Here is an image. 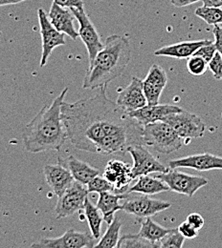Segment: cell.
<instances>
[{"label":"cell","mask_w":222,"mask_h":248,"mask_svg":"<svg viewBox=\"0 0 222 248\" xmlns=\"http://www.w3.org/2000/svg\"><path fill=\"white\" fill-rule=\"evenodd\" d=\"M106 88L101 87L93 97L63 103L62 118L68 140L79 150L98 154L102 140L111 137L144 140V126L107 97Z\"/></svg>","instance_id":"cell-1"},{"label":"cell","mask_w":222,"mask_h":248,"mask_svg":"<svg viewBox=\"0 0 222 248\" xmlns=\"http://www.w3.org/2000/svg\"><path fill=\"white\" fill-rule=\"evenodd\" d=\"M68 93L64 88L51 103L44 105L22 131L25 149L30 153L59 151L68 140L62 118V106Z\"/></svg>","instance_id":"cell-2"},{"label":"cell","mask_w":222,"mask_h":248,"mask_svg":"<svg viewBox=\"0 0 222 248\" xmlns=\"http://www.w3.org/2000/svg\"><path fill=\"white\" fill-rule=\"evenodd\" d=\"M131 59L128 38L112 34L105 39L102 49L97 54L84 78V89H100L123 75Z\"/></svg>","instance_id":"cell-3"},{"label":"cell","mask_w":222,"mask_h":248,"mask_svg":"<svg viewBox=\"0 0 222 248\" xmlns=\"http://www.w3.org/2000/svg\"><path fill=\"white\" fill-rule=\"evenodd\" d=\"M144 144L153 147L161 154L169 155L179 150L183 145V140L174 129L165 122H156L144 126Z\"/></svg>","instance_id":"cell-4"},{"label":"cell","mask_w":222,"mask_h":248,"mask_svg":"<svg viewBox=\"0 0 222 248\" xmlns=\"http://www.w3.org/2000/svg\"><path fill=\"white\" fill-rule=\"evenodd\" d=\"M123 201L121 210L140 218L153 217L171 206V203L169 202L153 199L151 196L144 194L129 195L128 193L127 198Z\"/></svg>","instance_id":"cell-5"},{"label":"cell","mask_w":222,"mask_h":248,"mask_svg":"<svg viewBox=\"0 0 222 248\" xmlns=\"http://www.w3.org/2000/svg\"><path fill=\"white\" fill-rule=\"evenodd\" d=\"M156 177L165 182L171 191L190 198L199 189L208 185V180L204 177L186 174L171 168L164 173H159Z\"/></svg>","instance_id":"cell-6"},{"label":"cell","mask_w":222,"mask_h":248,"mask_svg":"<svg viewBox=\"0 0 222 248\" xmlns=\"http://www.w3.org/2000/svg\"><path fill=\"white\" fill-rule=\"evenodd\" d=\"M162 122L170 124L182 140L202 138L206 131V125L199 117L184 110L169 115Z\"/></svg>","instance_id":"cell-7"},{"label":"cell","mask_w":222,"mask_h":248,"mask_svg":"<svg viewBox=\"0 0 222 248\" xmlns=\"http://www.w3.org/2000/svg\"><path fill=\"white\" fill-rule=\"evenodd\" d=\"M88 194L86 186L75 181L64 194L59 197L55 209L57 218L71 217L77 212L84 210L85 202Z\"/></svg>","instance_id":"cell-8"},{"label":"cell","mask_w":222,"mask_h":248,"mask_svg":"<svg viewBox=\"0 0 222 248\" xmlns=\"http://www.w3.org/2000/svg\"><path fill=\"white\" fill-rule=\"evenodd\" d=\"M76 19L79 22V36L82 38L86 47L89 62H93L97 54L102 49L103 44L101 35L97 31L95 25L85 12V7L71 9Z\"/></svg>","instance_id":"cell-9"},{"label":"cell","mask_w":222,"mask_h":248,"mask_svg":"<svg viewBox=\"0 0 222 248\" xmlns=\"http://www.w3.org/2000/svg\"><path fill=\"white\" fill-rule=\"evenodd\" d=\"M38 23L40 27V34L42 41V54L40 58V67H44L54 49L60 46H64L65 42V34L58 31L50 22L48 16L43 9L37 10Z\"/></svg>","instance_id":"cell-10"},{"label":"cell","mask_w":222,"mask_h":248,"mask_svg":"<svg viewBox=\"0 0 222 248\" xmlns=\"http://www.w3.org/2000/svg\"><path fill=\"white\" fill-rule=\"evenodd\" d=\"M96 239L90 233L68 229L58 238L40 239L33 244L32 248H95Z\"/></svg>","instance_id":"cell-11"},{"label":"cell","mask_w":222,"mask_h":248,"mask_svg":"<svg viewBox=\"0 0 222 248\" xmlns=\"http://www.w3.org/2000/svg\"><path fill=\"white\" fill-rule=\"evenodd\" d=\"M129 153L133 158V166L131 167V173L133 180L154 173H164L169 170L164 164L144 147V145H134L128 148Z\"/></svg>","instance_id":"cell-12"},{"label":"cell","mask_w":222,"mask_h":248,"mask_svg":"<svg viewBox=\"0 0 222 248\" xmlns=\"http://www.w3.org/2000/svg\"><path fill=\"white\" fill-rule=\"evenodd\" d=\"M168 80V75L160 65H152L143 80V90L148 105L159 104L161 94L167 86Z\"/></svg>","instance_id":"cell-13"},{"label":"cell","mask_w":222,"mask_h":248,"mask_svg":"<svg viewBox=\"0 0 222 248\" xmlns=\"http://www.w3.org/2000/svg\"><path fill=\"white\" fill-rule=\"evenodd\" d=\"M168 164L171 169L190 168L196 171L222 170V156L203 153L171 159Z\"/></svg>","instance_id":"cell-14"},{"label":"cell","mask_w":222,"mask_h":248,"mask_svg":"<svg viewBox=\"0 0 222 248\" xmlns=\"http://www.w3.org/2000/svg\"><path fill=\"white\" fill-rule=\"evenodd\" d=\"M116 103L127 113L146 106L148 103L143 90V80L133 77L127 87L119 91Z\"/></svg>","instance_id":"cell-15"},{"label":"cell","mask_w":222,"mask_h":248,"mask_svg":"<svg viewBox=\"0 0 222 248\" xmlns=\"http://www.w3.org/2000/svg\"><path fill=\"white\" fill-rule=\"evenodd\" d=\"M43 171L47 185L52 188L58 198L64 194L75 182L71 172L64 165L61 158H59L58 164L45 165Z\"/></svg>","instance_id":"cell-16"},{"label":"cell","mask_w":222,"mask_h":248,"mask_svg":"<svg viewBox=\"0 0 222 248\" xmlns=\"http://www.w3.org/2000/svg\"><path fill=\"white\" fill-rule=\"evenodd\" d=\"M103 177L110 182L114 187L116 193H126L133 181L131 167L121 160H109L103 171Z\"/></svg>","instance_id":"cell-17"},{"label":"cell","mask_w":222,"mask_h":248,"mask_svg":"<svg viewBox=\"0 0 222 248\" xmlns=\"http://www.w3.org/2000/svg\"><path fill=\"white\" fill-rule=\"evenodd\" d=\"M183 111L182 108L175 105L168 104H156V105H146L135 111L128 113L129 117L137 121L143 126L147 124H154L163 121L169 115Z\"/></svg>","instance_id":"cell-18"},{"label":"cell","mask_w":222,"mask_h":248,"mask_svg":"<svg viewBox=\"0 0 222 248\" xmlns=\"http://www.w3.org/2000/svg\"><path fill=\"white\" fill-rule=\"evenodd\" d=\"M48 18L58 31L64 32L71 39L76 40L79 37V31L75 29L74 25L76 17L71 9L61 7L53 2L48 14Z\"/></svg>","instance_id":"cell-19"},{"label":"cell","mask_w":222,"mask_h":248,"mask_svg":"<svg viewBox=\"0 0 222 248\" xmlns=\"http://www.w3.org/2000/svg\"><path fill=\"white\" fill-rule=\"evenodd\" d=\"M213 41L208 39L201 40H191V41H182L179 43L168 45L156 50L154 55L157 57H168L176 60H185L189 59L194 53L203 45L209 44Z\"/></svg>","instance_id":"cell-20"},{"label":"cell","mask_w":222,"mask_h":248,"mask_svg":"<svg viewBox=\"0 0 222 248\" xmlns=\"http://www.w3.org/2000/svg\"><path fill=\"white\" fill-rule=\"evenodd\" d=\"M128 193L102 192L97 202V207L100 210L103 220L109 224L115 217V213L121 210L120 201L127 198Z\"/></svg>","instance_id":"cell-21"},{"label":"cell","mask_w":222,"mask_h":248,"mask_svg":"<svg viewBox=\"0 0 222 248\" xmlns=\"http://www.w3.org/2000/svg\"><path fill=\"white\" fill-rule=\"evenodd\" d=\"M63 163L71 172L74 180L84 186H87L90 181L100 175L99 169L76 158L74 155H70Z\"/></svg>","instance_id":"cell-22"},{"label":"cell","mask_w":222,"mask_h":248,"mask_svg":"<svg viewBox=\"0 0 222 248\" xmlns=\"http://www.w3.org/2000/svg\"><path fill=\"white\" fill-rule=\"evenodd\" d=\"M169 190L170 188L168 185L161 179L157 177H151L150 175H145L139 177L136 184L129 187L127 192L153 196Z\"/></svg>","instance_id":"cell-23"},{"label":"cell","mask_w":222,"mask_h":248,"mask_svg":"<svg viewBox=\"0 0 222 248\" xmlns=\"http://www.w3.org/2000/svg\"><path fill=\"white\" fill-rule=\"evenodd\" d=\"M170 231L171 229L163 227L162 225L153 220L152 217H145L143 220H141V228L138 235L148 240L149 242L156 245L157 248H159L158 243L160 240Z\"/></svg>","instance_id":"cell-24"},{"label":"cell","mask_w":222,"mask_h":248,"mask_svg":"<svg viewBox=\"0 0 222 248\" xmlns=\"http://www.w3.org/2000/svg\"><path fill=\"white\" fill-rule=\"evenodd\" d=\"M84 213L85 218L87 219L88 226L90 229V233L95 238L96 240H99L101 237V227L102 222L103 220L102 216L100 214V210L95 206L87 197L85 202V207H84Z\"/></svg>","instance_id":"cell-25"},{"label":"cell","mask_w":222,"mask_h":248,"mask_svg":"<svg viewBox=\"0 0 222 248\" xmlns=\"http://www.w3.org/2000/svg\"><path fill=\"white\" fill-rule=\"evenodd\" d=\"M123 223L119 217H115L114 219L108 224L104 235L95 245V248H117L118 242L120 240V231Z\"/></svg>","instance_id":"cell-26"},{"label":"cell","mask_w":222,"mask_h":248,"mask_svg":"<svg viewBox=\"0 0 222 248\" xmlns=\"http://www.w3.org/2000/svg\"><path fill=\"white\" fill-rule=\"evenodd\" d=\"M195 16L205 21L208 25L222 24V7H207L202 6L195 10Z\"/></svg>","instance_id":"cell-27"},{"label":"cell","mask_w":222,"mask_h":248,"mask_svg":"<svg viewBox=\"0 0 222 248\" xmlns=\"http://www.w3.org/2000/svg\"><path fill=\"white\" fill-rule=\"evenodd\" d=\"M118 248H157L156 245L149 242L148 240L137 235H124L120 238Z\"/></svg>","instance_id":"cell-28"},{"label":"cell","mask_w":222,"mask_h":248,"mask_svg":"<svg viewBox=\"0 0 222 248\" xmlns=\"http://www.w3.org/2000/svg\"><path fill=\"white\" fill-rule=\"evenodd\" d=\"M184 242L185 238L181 235L178 229H171V231L160 240L158 247L161 248H181Z\"/></svg>","instance_id":"cell-29"},{"label":"cell","mask_w":222,"mask_h":248,"mask_svg":"<svg viewBox=\"0 0 222 248\" xmlns=\"http://www.w3.org/2000/svg\"><path fill=\"white\" fill-rule=\"evenodd\" d=\"M87 190L89 193H102V192H115L114 186L108 182L103 176H97L87 184ZM116 193V192H115Z\"/></svg>","instance_id":"cell-30"},{"label":"cell","mask_w":222,"mask_h":248,"mask_svg":"<svg viewBox=\"0 0 222 248\" xmlns=\"http://www.w3.org/2000/svg\"><path fill=\"white\" fill-rule=\"evenodd\" d=\"M187 69L190 75L195 76V77H200L206 73V71L208 69V63L205 62L202 58L192 55L188 59Z\"/></svg>","instance_id":"cell-31"},{"label":"cell","mask_w":222,"mask_h":248,"mask_svg":"<svg viewBox=\"0 0 222 248\" xmlns=\"http://www.w3.org/2000/svg\"><path fill=\"white\" fill-rule=\"evenodd\" d=\"M208 69H210L216 79L222 80V57L218 51L212 61L208 63Z\"/></svg>","instance_id":"cell-32"},{"label":"cell","mask_w":222,"mask_h":248,"mask_svg":"<svg viewBox=\"0 0 222 248\" xmlns=\"http://www.w3.org/2000/svg\"><path fill=\"white\" fill-rule=\"evenodd\" d=\"M217 53V49H216V46L214 44V42H211L209 44H206V45H203L201 46L195 53L194 55L195 56H198L200 58H202L205 62L207 63L212 61V59L214 58L215 54Z\"/></svg>","instance_id":"cell-33"},{"label":"cell","mask_w":222,"mask_h":248,"mask_svg":"<svg viewBox=\"0 0 222 248\" xmlns=\"http://www.w3.org/2000/svg\"><path fill=\"white\" fill-rule=\"evenodd\" d=\"M178 231L181 233V235L185 238V239H194L198 236L199 234V230L196 229L195 227H193L190 223H189L187 220L182 222L179 226H178Z\"/></svg>","instance_id":"cell-34"},{"label":"cell","mask_w":222,"mask_h":248,"mask_svg":"<svg viewBox=\"0 0 222 248\" xmlns=\"http://www.w3.org/2000/svg\"><path fill=\"white\" fill-rule=\"evenodd\" d=\"M53 2L61 7L68 9L85 7V3L83 0H53Z\"/></svg>","instance_id":"cell-35"},{"label":"cell","mask_w":222,"mask_h":248,"mask_svg":"<svg viewBox=\"0 0 222 248\" xmlns=\"http://www.w3.org/2000/svg\"><path fill=\"white\" fill-rule=\"evenodd\" d=\"M189 223H190L193 227H195L196 229L200 230L201 228H203L204 224H205V220L203 217L199 214V213H191L186 219Z\"/></svg>","instance_id":"cell-36"},{"label":"cell","mask_w":222,"mask_h":248,"mask_svg":"<svg viewBox=\"0 0 222 248\" xmlns=\"http://www.w3.org/2000/svg\"><path fill=\"white\" fill-rule=\"evenodd\" d=\"M213 34L215 36L214 44L216 46L217 51L222 55V27L220 25H215L213 29Z\"/></svg>","instance_id":"cell-37"},{"label":"cell","mask_w":222,"mask_h":248,"mask_svg":"<svg viewBox=\"0 0 222 248\" xmlns=\"http://www.w3.org/2000/svg\"><path fill=\"white\" fill-rule=\"evenodd\" d=\"M198 1H200V0H171V4L176 8L186 7V6H189L193 3H196Z\"/></svg>","instance_id":"cell-38"},{"label":"cell","mask_w":222,"mask_h":248,"mask_svg":"<svg viewBox=\"0 0 222 248\" xmlns=\"http://www.w3.org/2000/svg\"><path fill=\"white\" fill-rule=\"evenodd\" d=\"M203 6L207 7H222V0H202Z\"/></svg>","instance_id":"cell-39"},{"label":"cell","mask_w":222,"mask_h":248,"mask_svg":"<svg viewBox=\"0 0 222 248\" xmlns=\"http://www.w3.org/2000/svg\"><path fill=\"white\" fill-rule=\"evenodd\" d=\"M24 1H28V0H0V7L8 6V5H15V4L24 2Z\"/></svg>","instance_id":"cell-40"}]
</instances>
